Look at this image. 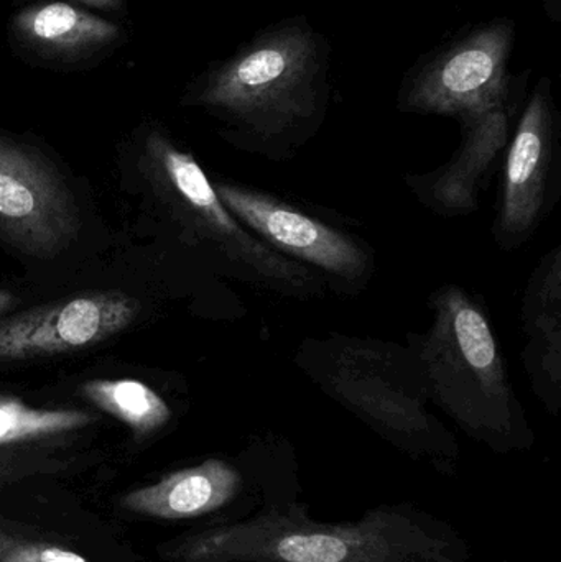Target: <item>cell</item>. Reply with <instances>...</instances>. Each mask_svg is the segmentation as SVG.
Masks as SVG:
<instances>
[{
	"mask_svg": "<svg viewBox=\"0 0 561 562\" xmlns=\"http://www.w3.org/2000/svg\"><path fill=\"white\" fill-rule=\"evenodd\" d=\"M329 99L332 45L305 15H293L213 66L191 101L217 115L240 150L285 164L322 131Z\"/></svg>",
	"mask_w": 561,
	"mask_h": 562,
	"instance_id": "6da1fadb",
	"label": "cell"
},
{
	"mask_svg": "<svg viewBox=\"0 0 561 562\" xmlns=\"http://www.w3.org/2000/svg\"><path fill=\"white\" fill-rule=\"evenodd\" d=\"M171 562H470V541L414 504L379 505L359 520L329 524L299 502L253 520L171 541Z\"/></svg>",
	"mask_w": 561,
	"mask_h": 562,
	"instance_id": "7a4b0ae2",
	"label": "cell"
},
{
	"mask_svg": "<svg viewBox=\"0 0 561 562\" xmlns=\"http://www.w3.org/2000/svg\"><path fill=\"white\" fill-rule=\"evenodd\" d=\"M428 306L431 326L408 334L407 347L431 405L496 454L529 451L536 435L481 301L450 283L430 294Z\"/></svg>",
	"mask_w": 561,
	"mask_h": 562,
	"instance_id": "3957f363",
	"label": "cell"
},
{
	"mask_svg": "<svg viewBox=\"0 0 561 562\" xmlns=\"http://www.w3.org/2000/svg\"><path fill=\"white\" fill-rule=\"evenodd\" d=\"M295 362L326 395L402 454L440 474L457 472L460 446L428 409L424 376L408 347L332 334L306 339Z\"/></svg>",
	"mask_w": 561,
	"mask_h": 562,
	"instance_id": "277c9868",
	"label": "cell"
},
{
	"mask_svg": "<svg viewBox=\"0 0 561 562\" xmlns=\"http://www.w3.org/2000/svg\"><path fill=\"white\" fill-rule=\"evenodd\" d=\"M145 155L155 193L194 243L223 257L259 290L295 300L325 296L326 281L318 273L263 246L229 213L190 151L154 132Z\"/></svg>",
	"mask_w": 561,
	"mask_h": 562,
	"instance_id": "5b68a950",
	"label": "cell"
},
{
	"mask_svg": "<svg viewBox=\"0 0 561 562\" xmlns=\"http://www.w3.org/2000/svg\"><path fill=\"white\" fill-rule=\"evenodd\" d=\"M302 502L299 462L292 449L257 442L240 458H211L128 492L121 505L158 520L220 518L216 527L253 520Z\"/></svg>",
	"mask_w": 561,
	"mask_h": 562,
	"instance_id": "8992f818",
	"label": "cell"
},
{
	"mask_svg": "<svg viewBox=\"0 0 561 562\" xmlns=\"http://www.w3.org/2000/svg\"><path fill=\"white\" fill-rule=\"evenodd\" d=\"M514 42L516 22L509 16L464 29L405 72L399 111L458 119L503 101L530 75H510Z\"/></svg>",
	"mask_w": 561,
	"mask_h": 562,
	"instance_id": "52a82bcc",
	"label": "cell"
},
{
	"mask_svg": "<svg viewBox=\"0 0 561 562\" xmlns=\"http://www.w3.org/2000/svg\"><path fill=\"white\" fill-rule=\"evenodd\" d=\"M213 187L221 203L263 246L318 273L336 291L359 293L374 276V250L355 234L269 191L233 181H214Z\"/></svg>",
	"mask_w": 561,
	"mask_h": 562,
	"instance_id": "ba28073f",
	"label": "cell"
},
{
	"mask_svg": "<svg viewBox=\"0 0 561 562\" xmlns=\"http://www.w3.org/2000/svg\"><path fill=\"white\" fill-rule=\"evenodd\" d=\"M561 194L560 114L552 79H539L507 145L493 237L504 252L526 246Z\"/></svg>",
	"mask_w": 561,
	"mask_h": 562,
	"instance_id": "9c48e42d",
	"label": "cell"
},
{
	"mask_svg": "<svg viewBox=\"0 0 561 562\" xmlns=\"http://www.w3.org/2000/svg\"><path fill=\"white\" fill-rule=\"evenodd\" d=\"M71 191L40 151L0 137V237L16 252L53 259L78 239Z\"/></svg>",
	"mask_w": 561,
	"mask_h": 562,
	"instance_id": "30bf717a",
	"label": "cell"
},
{
	"mask_svg": "<svg viewBox=\"0 0 561 562\" xmlns=\"http://www.w3.org/2000/svg\"><path fill=\"white\" fill-rule=\"evenodd\" d=\"M527 81L520 82L503 101L457 119L461 140L447 164L428 173L405 175V184L422 206L441 217L476 213L480 193L506 154L514 121L523 112Z\"/></svg>",
	"mask_w": 561,
	"mask_h": 562,
	"instance_id": "8fae6325",
	"label": "cell"
},
{
	"mask_svg": "<svg viewBox=\"0 0 561 562\" xmlns=\"http://www.w3.org/2000/svg\"><path fill=\"white\" fill-rule=\"evenodd\" d=\"M141 313L137 297L92 291L0 319V363L88 349L127 329Z\"/></svg>",
	"mask_w": 561,
	"mask_h": 562,
	"instance_id": "7c38bea8",
	"label": "cell"
},
{
	"mask_svg": "<svg viewBox=\"0 0 561 562\" xmlns=\"http://www.w3.org/2000/svg\"><path fill=\"white\" fill-rule=\"evenodd\" d=\"M524 369L547 412L561 408V244L534 267L520 307Z\"/></svg>",
	"mask_w": 561,
	"mask_h": 562,
	"instance_id": "4fadbf2b",
	"label": "cell"
},
{
	"mask_svg": "<svg viewBox=\"0 0 561 562\" xmlns=\"http://www.w3.org/2000/svg\"><path fill=\"white\" fill-rule=\"evenodd\" d=\"M13 30L32 45L63 53L94 48L119 36L114 23L66 2L22 10L13 20Z\"/></svg>",
	"mask_w": 561,
	"mask_h": 562,
	"instance_id": "5bb4252c",
	"label": "cell"
},
{
	"mask_svg": "<svg viewBox=\"0 0 561 562\" xmlns=\"http://www.w3.org/2000/svg\"><path fill=\"white\" fill-rule=\"evenodd\" d=\"M81 393L141 438L164 428L171 419L167 402L138 380H89L82 383Z\"/></svg>",
	"mask_w": 561,
	"mask_h": 562,
	"instance_id": "9a60e30c",
	"label": "cell"
},
{
	"mask_svg": "<svg viewBox=\"0 0 561 562\" xmlns=\"http://www.w3.org/2000/svg\"><path fill=\"white\" fill-rule=\"evenodd\" d=\"M98 422L82 409L33 408L16 396L0 395V451L71 435Z\"/></svg>",
	"mask_w": 561,
	"mask_h": 562,
	"instance_id": "2e32d148",
	"label": "cell"
},
{
	"mask_svg": "<svg viewBox=\"0 0 561 562\" xmlns=\"http://www.w3.org/2000/svg\"><path fill=\"white\" fill-rule=\"evenodd\" d=\"M0 562H89L81 554L58 544L26 541L7 537L0 551Z\"/></svg>",
	"mask_w": 561,
	"mask_h": 562,
	"instance_id": "e0dca14e",
	"label": "cell"
},
{
	"mask_svg": "<svg viewBox=\"0 0 561 562\" xmlns=\"http://www.w3.org/2000/svg\"><path fill=\"white\" fill-rule=\"evenodd\" d=\"M13 304H16V297L10 291L0 290V316L7 313Z\"/></svg>",
	"mask_w": 561,
	"mask_h": 562,
	"instance_id": "ac0fdd59",
	"label": "cell"
},
{
	"mask_svg": "<svg viewBox=\"0 0 561 562\" xmlns=\"http://www.w3.org/2000/svg\"><path fill=\"white\" fill-rule=\"evenodd\" d=\"M79 2L89 3L92 7H101V9H114V7H119L121 0H79Z\"/></svg>",
	"mask_w": 561,
	"mask_h": 562,
	"instance_id": "d6986e66",
	"label": "cell"
},
{
	"mask_svg": "<svg viewBox=\"0 0 561 562\" xmlns=\"http://www.w3.org/2000/svg\"><path fill=\"white\" fill-rule=\"evenodd\" d=\"M7 537H9V535L3 533V531L0 530V551H2L3 544H5Z\"/></svg>",
	"mask_w": 561,
	"mask_h": 562,
	"instance_id": "ffe728a7",
	"label": "cell"
}]
</instances>
